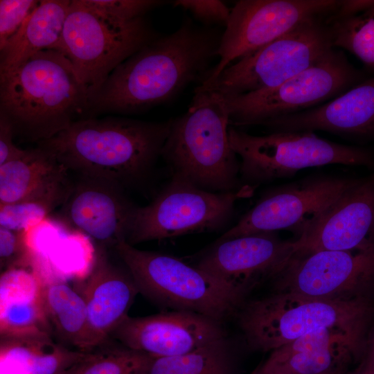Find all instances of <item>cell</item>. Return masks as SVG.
Returning a JSON list of instances; mask_svg holds the SVG:
<instances>
[{
	"label": "cell",
	"mask_w": 374,
	"mask_h": 374,
	"mask_svg": "<svg viewBox=\"0 0 374 374\" xmlns=\"http://www.w3.org/2000/svg\"><path fill=\"white\" fill-rule=\"evenodd\" d=\"M222 33L186 21L159 36L109 74L91 98L89 112L130 114L170 101L190 84L204 81Z\"/></svg>",
	"instance_id": "1"
},
{
	"label": "cell",
	"mask_w": 374,
	"mask_h": 374,
	"mask_svg": "<svg viewBox=\"0 0 374 374\" xmlns=\"http://www.w3.org/2000/svg\"><path fill=\"white\" fill-rule=\"evenodd\" d=\"M171 121L83 118L37 146L78 175L136 188L152 175Z\"/></svg>",
	"instance_id": "2"
},
{
	"label": "cell",
	"mask_w": 374,
	"mask_h": 374,
	"mask_svg": "<svg viewBox=\"0 0 374 374\" xmlns=\"http://www.w3.org/2000/svg\"><path fill=\"white\" fill-rule=\"evenodd\" d=\"M89 109L87 90L59 50L39 52L0 74V116L21 139L37 143L48 139Z\"/></svg>",
	"instance_id": "3"
},
{
	"label": "cell",
	"mask_w": 374,
	"mask_h": 374,
	"mask_svg": "<svg viewBox=\"0 0 374 374\" xmlns=\"http://www.w3.org/2000/svg\"><path fill=\"white\" fill-rule=\"evenodd\" d=\"M171 120L161 157L172 177L213 193L244 186L240 160L229 139V116L223 94L199 85L188 110Z\"/></svg>",
	"instance_id": "4"
},
{
	"label": "cell",
	"mask_w": 374,
	"mask_h": 374,
	"mask_svg": "<svg viewBox=\"0 0 374 374\" xmlns=\"http://www.w3.org/2000/svg\"><path fill=\"white\" fill-rule=\"evenodd\" d=\"M374 312L366 296L327 299L285 292L245 301L236 313L248 346L273 351L307 333L336 328L364 342Z\"/></svg>",
	"instance_id": "5"
},
{
	"label": "cell",
	"mask_w": 374,
	"mask_h": 374,
	"mask_svg": "<svg viewBox=\"0 0 374 374\" xmlns=\"http://www.w3.org/2000/svg\"><path fill=\"white\" fill-rule=\"evenodd\" d=\"M139 292L158 306L199 314L223 323L246 296L195 265L170 255L136 249L126 241L114 248Z\"/></svg>",
	"instance_id": "6"
},
{
	"label": "cell",
	"mask_w": 374,
	"mask_h": 374,
	"mask_svg": "<svg viewBox=\"0 0 374 374\" xmlns=\"http://www.w3.org/2000/svg\"><path fill=\"white\" fill-rule=\"evenodd\" d=\"M158 37L143 17L123 21L83 0H72L59 51L71 62L91 99L120 64Z\"/></svg>",
	"instance_id": "7"
},
{
	"label": "cell",
	"mask_w": 374,
	"mask_h": 374,
	"mask_svg": "<svg viewBox=\"0 0 374 374\" xmlns=\"http://www.w3.org/2000/svg\"><path fill=\"white\" fill-rule=\"evenodd\" d=\"M228 133L231 146L240 159L241 181L255 189L307 168L373 164L366 151L321 139L312 132H274L256 136L229 127Z\"/></svg>",
	"instance_id": "8"
},
{
	"label": "cell",
	"mask_w": 374,
	"mask_h": 374,
	"mask_svg": "<svg viewBox=\"0 0 374 374\" xmlns=\"http://www.w3.org/2000/svg\"><path fill=\"white\" fill-rule=\"evenodd\" d=\"M319 17L301 22L268 44L225 68L206 84L224 96L276 87L312 66L332 50L330 30Z\"/></svg>",
	"instance_id": "9"
},
{
	"label": "cell",
	"mask_w": 374,
	"mask_h": 374,
	"mask_svg": "<svg viewBox=\"0 0 374 374\" xmlns=\"http://www.w3.org/2000/svg\"><path fill=\"white\" fill-rule=\"evenodd\" d=\"M254 190L244 185L233 192L213 193L172 177L148 205L138 207L126 242L134 246L220 229L232 217L236 202Z\"/></svg>",
	"instance_id": "10"
},
{
	"label": "cell",
	"mask_w": 374,
	"mask_h": 374,
	"mask_svg": "<svg viewBox=\"0 0 374 374\" xmlns=\"http://www.w3.org/2000/svg\"><path fill=\"white\" fill-rule=\"evenodd\" d=\"M356 77L346 57L332 49L318 62L276 87L224 96L229 125H262L294 114L344 91Z\"/></svg>",
	"instance_id": "11"
},
{
	"label": "cell",
	"mask_w": 374,
	"mask_h": 374,
	"mask_svg": "<svg viewBox=\"0 0 374 374\" xmlns=\"http://www.w3.org/2000/svg\"><path fill=\"white\" fill-rule=\"evenodd\" d=\"M336 0H240L231 9L217 50L219 61L201 84H206L234 62L290 31L305 20L338 9Z\"/></svg>",
	"instance_id": "12"
},
{
	"label": "cell",
	"mask_w": 374,
	"mask_h": 374,
	"mask_svg": "<svg viewBox=\"0 0 374 374\" xmlns=\"http://www.w3.org/2000/svg\"><path fill=\"white\" fill-rule=\"evenodd\" d=\"M360 179L317 175L265 193L237 224L219 239L292 229L300 236Z\"/></svg>",
	"instance_id": "13"
},
{
	"label": "cell",
	"mask_w": 374,
	"mask_h": 374,
	"mask_svg": "<svg viewBox=\"0 0 374 374\" xmlns=\"http://www.w3.org/2000/svg\"><path fill=\"white\" fill-rule=\"evenodd\" d=\"M271 281L274 292L327 299L366 296L374 283V245L294 254Z\"/></svg>",
	"instance_id": "14"
},
{
	"label": "cell",
	"mask_w": 374,
	"mask_h": 374,
	"mask_svg": "<svg viewBox=\"0 0 374 374\" xmlns=\"http://www.w3.org/2000/svg\"><path fill=\"white\" fill-rule=\"evenodd\" d=\"M294 241L275 232L218 239L202 253L195 267L247 296L260 283L279 273L295 254Z\"/></svg>",
	"instance_id": "15"
},
{
	"label": "cell",
	"mask_w": 374,
	"mask_h": 374,
	"mask_svg": "<svg viewBox=\"0 0 374 374\" xmlns=\"http://www.w3.org/2000/svg\"><path fill=\"white\" fill-rule=\"evenodd\" d=\"M139 206L123 187L103 179L78 175L60 207L64 226L79 231L98 247L114 249L127 241Z\"/></svg>",
	"instance_id": "16"
},
{
	"label": "cell",
	"mask_w": 374,
	"mask_h": 374,
	"mask_svg": "<svg viewBox=\"0 0 374 374\" xmlns=\"http://www.w3.org/2000/svg\"><path fill=\"white\" fill-rule=\"evenodd\" d=\"M222 322L186 311L129 315L109 339L152 357L185 354L226 338Z\"/></svg>",
	"instance_id": "17"
},
{
	"label": "cell",
	"mask_w": 374,
	"mask_h": 374,
	"mask_svg": "<svg viewBox=\"0 0 374 374\" xmlns=\"http://www.w3.org/2000/svg\"><path fill=\"white\" fill-rule=\"evenodd\" d=\"M295 254L374 245V177L346 191L294 240Z\"/></svg>",
	"instance_id": "18"
},
{
	"label": "cell",
	"mask_w": 374,
	"mask_h": 374,
	"mask_svg": "<svg viewBox=\"0 0 374 374\" xmlns=\"http://www.w3.org/2000/svg\"><path fill=\"white\" fill-rule=\"evenodd\" d=\"M262 125L274 132L323 130L349 135H374V78L321 106L280 116Z\"/></svg>",
	"instance_id": "19"
},
{
	"label": "cell",
	"mask_w": 374,
	"mask_h": 374,
	"mask_svg": "<svg viewBox=\"0 0 374 374\" xmlns=\"http://www.w3.org/2000/svg\"><path fill=\"white\" fill-rule=\"evenodd\" d=\"M138 293L126 267L114 263L108 256L107 249L98 247L80 294L91 328L101 340L108 341L112 332L128 316Z\"/></svg>",
	"instance_id": "20"
},
{
	"label": "cell",
	"mask_w": 374,
	"mask_h": 374,
	"mask_svg": "<svg viewBox=\"0 0 374 374\" xmlns=\"http://www.w3.org/2000/svg\"><path fill=\"white\" fill-rule=\"evenodd\" d=\"M42 284L36 273L26 268H14L1 273V337L52 336L43 305Z\"/></svg>",
	"instance_id": "21"
},
{
	"label": "cell",
	"mask_w": 374,
	"mask_h": 374,
	"mask_svg": "<svg viewBox=\"0 0 374 374\" xmlns=\"http://www.w3.org/2000/svg\"><path fill=\"white\" fill-rule=\"evenodd\" d=\"M71 1L42 0L17 33L1 49L0 74L12 71L36 53L59 50Z\"/></svg>",
	"instance_id": "22"
},
{
	"label": "cell",
	"mask_w": 374,
	"mask_h": 374,
	"mask_svg": "<svg viewBox=\"0 0 374 374\" xmlns=\"http://www.w3.org/2000/svg\"><path fill=\"white\" fill-rule=\"evenodd\" d=\"M86 353L48 335L1 337V374H62Z\"/></svg>",
	"instance_id": "23"
},
{
	"label": "cell",
	"mask_w": 374,
	"mask_h": 374,
	"mask_svg": "<svg viewBox=\"0 0 374 374\" xmlns=\"http://www.w3.org/2000/svg\"><path fill=\"white\" fill-rule=\"evenodd\" d=\"M42 297L52 333L64 344L90 352L106 342L92 329L82 295L67 283H43Z\"/></svg>",
	"instance_id": "24"
},
{
	"label": "cell",
	"mask_w": 374,
	"mask_h": 374,
	"mask_svg": "<svg viewBox=\"0 0 374 374\" xmlns=\"http://www.w3.org/2000/svg\"><path fill=\"white\" fill-rule=\"evenodd\" d=\"M55 157L37 146L0 166V205L14 203L69 176Z\"/></svg>",
	"instance_id": "25"
},
{
	"label": "cell",
	"mask_w": 374,
	"mask_h": 374,
	"mask_svg": "<svg viewBox=\"0 0 374 374\" xmlns=\"http://www.w3.org/2000/svg\"><path fill=\"white\" fill-rule=\"evenodd\" d=\"M226 338L174 356L148 355L136 374H233Z\"/></svg>",
	"instance_id": "26"
},
{
	"label": "cell",
	"mask_w": 374,
	"mask_h": 374,
	"mask_svg": "<svg viewBox=\"0 0 374 374\" xmlns=\"http://www.w3.org/2000/svg\"><path fill=\"white\" fill-rule=\"evenodd\" d=\"M73 186L69 176L18 202L0 205V227L24 232L48 218L65 202Z\"/></svg>",
	"instance_id": "27"
},
{
	"label": "cell",
	"mask_w": 374,
	"mask_h": 374,
	"mask_svg": "<svg viewBox=\"0 0 374 374\" xmlns=\"http://www.w3.org/2000/svg\"><path fill=\"white\" fill-rule=\"evenodd\" d=\"M357 356L350 348L338 346L302 353L280 361L267 360L258 374H344L348 364Z\"/></svg>",
	"instance_id": "28"
},
{
	"label": "cell",
	"mask_w": 374,
	"mask_h": 374,
	"mask_svg": "<svg viewBox=\"0 0 374 374\" xmlns=\"http://www.w3.org/2000/svg\"><path fill=\"white\" fill-rule=\"evenodd\" d=\"M147 357L109 339L62 374H136Z\"/></svg>",
	"instance_id": "29"
},
{
	"label": "cell",
	"mask_w": 374,
	"mask_h": 374,
	"mask_svg": "<svg viewBox=\"0 0 374 374\" xmlns=\"http://www.w3.org/2000/svg\"><path fill=\"white\" fill-rule=\"evenodd\" d=\"M330 32L333 46L349 51L374 69V4L359 14L336 19Z\"/></svg>",
	"instance_id": "30"
},
{
	"label": "cell",
	"mask_w": 374,
	"mask_h": 374,
	"mask_svg": "<svg viewBox=\"0 0 374 374\" xmlns=\"http://www.w3.org/2000/svg\"><path fill=\"white\" fill-rule=\"evenodd\" d=\"M25 232L0 227L1 272L12 268L27 267L33 261L35 254L27 242Z\"/></svg>",
	"instance_id": "31"
},
{
	"label": "cell",
	"mask_w": 374,
	"mask_h": 374,
	"mask_svg": "<svg viewBox=\"0 0 374 374\" xmlns=\"http://www.w3.org/2000/svg\"><path fill=\"white\" fill-rule=\"evenodd\" d=\"M39 1H0V50L19 30Z\"/></svg>",
	"instance_id": "32"
},
{
	"label": "cell",
	"mask_w": 374,
	"mask_h": 374,
	"mask_svg": "<svg viewBox=\"0 0 374 374\" xmlns=\"http://www.w3.org/2000/svg\"><path fill=\"white\" fill-rule=\"evenodd\" d=\"M87 5L123 21L143 17L165 2L159 0H83Z\"/></svg>",
	"instance_id": "33"
},
{
	"label": "cell",
	"mask_w": 374,
	"mask_h": 374,
	"mask_svg": "<svg viewBox=\"0 0 374 374\" xmlns=\"http://www.w3.org/2000/svg\"><path fill=\"white\" fill-rule=\"evenodd\" d=\"M174 6L189 11L197 19L208 24L226 26L231 10L219 0H175Z\"/></svg>",
	"instance_id": "34"
},
{
	"label": "cell",
	"mask_w": 374,
	"mask_h": 374,
	"mask_svg": "<svg viewBox=\"0 0 374 374\" xmlns=\"http://www.w3.org/2000/svg\"><path fill=\"white\" fill-rule=\"evenodd\" d=\"M14 135L10 123L0 116V166L19 157L25 151L14 144Z\"/></svg>",
	"instance_id": "35"
},
{
	"label": "cell",
	"mask_w": 374,
	"mask_h": 374,
	"mask_svg": "<svg viewBox=\"0 0 374 374\" xmlns=\"http://www.w3.org/2000/svg\"><path fill=\"white\" fill-rule=\"evenodd\" d=\"M374 4V1H359V0H349L341 1L339 6L338 15L336 19L349 17L359 14L367 10Z\"/></svg>",
	"instance_id": "36"
},
{
	"label": "cell",
	"mask_w": 374,
	"mask_h": 374,
	"mask_svg": "<svg viewBox=\"0 0 374 374\" xmlns=\"http://www.w3.org/2000/svg\"><path fill=\"white\" fill-rule=\"evenodd\" d=\"M351 374H374V351L369 340L359 365Z\"/></svg>",
	"instance_id": "37"
},
{
	"label": "cell",
	"mask_w": 374,
	"mask_h": 374,
	"mask_svg": "<svg viewBox=\"0 0 374 374\" xmlns=\"http://www.w3.org/2000/svg\"><path fill=\"white\" fill-rule=\"evenodd\" d=\"M369 341L371 344L372 347L373 348V351H374V334L373 335V338L371 339H369Z\"/></svg>",
	"instance_id": "38"
},
{
	"label": "cell",
	"mask_w": 374,
	"mask_h": 374,
	"mask_svg": "<svg viewBox=\"0 0 374 374\" xmlns=\"http://www.w3.org/2000/svg\"><path fill=\"white\" fill-rule=\"evenodd\" d=\"M250 374H258V367Z\"/></svg>",
	"instance_id": "39"
},
{
	"label": "cell",
	"mask_w": 374,
	"mask_h": 374,
	"mask_svg": "<svg viewBox=\"0 0 374 374\" xmlns=\"http://www.w3.org/2000/svg\"></svg>",
	"instance_id": "40"
}]
</instances>
